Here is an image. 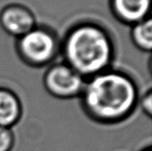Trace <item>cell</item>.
I'll list each match as a JSON object with an SVG mask.
<instances>
[{
  "instance_id": "6da1fadb",
  "label": "cell",
  "mask_w": 152,
  "mask_h": 151,
  "mask_svg": "<svg viewBox=\"0 0 152 151\" xmlns=\"http://www.w3.org/2000/svg\"><path fill=\"white\" fill-rule=\"evenodd\" d=\"M80 98L82 108L91 119L112 125L123 122L134 113L140 96L132 76L109 69L86 80Z\"/></svg>"
},
{
  "instance_id": "7a4b0ae2",
  "label": "cell",
  "mask_w": 152,
  "mask_h": 151,
  "mask_svg": "<svg viewBox=\"0 0 152 151\" xmlns=\"http://www.w3.org/2000/svg\"><path fill=\"white\" fill-rule=\"evenodd\" d=\"M65 63L85 79L110 69L115 46L102 26L85 22L73 27L61 46Z\"/></svg>"
},
{
  "instance_id": "3957f363",
  "label": "cell",
  "mask_w": 152,
  "mask_h": 151,
  "mask_svg": "<svg viewBox=\"0 0 152 151\" xmlns=\"http://www.w3.org/2000/svg\"><path fill=\"white\" fill-rule=\"evenodd\" d=\"M16 49L23 62L38 68L48 65L56 58L61 44L57 36L51 29L35 27L18 38Z\"/></svg>"
},
{
  "instance_id": "277c9868",
  "label": "cell",
  "mask_w": 152,
  "mask_h": 151,
  "mask_svg": "<svg viewBox=\"0 0 152 151\" xmlns=\"http://www.w3.org/2000/svg\"><path fill=\"white\" fill-rule=\"evenodd\" d=\"M86 79L65 62L49 67L44 76L45 90L58 99H72L80 96Z\"/></svg>"
},
{
  "instance_id": "5b68a950",
  "label": "cell",
  "mask_w": 152,
  "mask_h": 151,
  "mask_svg": "<svg viewBox=\"0 0 152 151\" xmlns=\"http://www.w3.org/2000/svg\"><path fill=\"white\" fill-rule=\"evenodd\" d=\"M0 24L4 31L19 38L36 27V20L28 7L14 4H9L2 10Z\"/></svg>"
},
{
  "instance_id": "8992f818",
  "label": "cell",
  "mask_w": 152,
  "mask_h": 151,
  "mask_svg": "<svg viewBox=\"0 0 152 151\" xmlns=\"http://www.w3.org/2000/svg\"><path fill=\"white\" fill-rule=\"evenodd\" d=\"M151 0H111V8L118 20L127 24H136L150 12Z\"/></svg>"
},
{
  "instance_id": "52a82bcc",
  "label": "cell",
  "mask_w": 152,
  "mask_h": 151,
  "mask_svg": "<svg viewBox=\"0 0 152 151\" xmlns=\"http://www.w3.org/2000/svg\"><path fill=\"white\" fill-rule=\"evenodd\" d=\"M22 116V105L18 95L11 89L0 87V126L11 128Z\"/></svg>"
},
{
  "instance_id": "ba28073f",
  "label": "cell",
  "mask_w": 152,
  "mask_h": 151,
  "mask_svg": "<svg viewBox=\"0 0 152 151\" xmlns=\"http://www.w3.org/2000/svg\"><path fill=\"white\" fill-rule=\"evenodd\" d=\"M131 36L137 48L144 52H151L152 47V24L151 18H147L134 24Z\"/></svg>"
},
{
  "instance_id": "9c48e42d",
  "label": "cell",
  "mask_w": 152,
  "mask_h": 151,
  "mask_svg": "<svg viewBox=\"0 0 152 151\" xmlns=\"http://www.w3.org/2000/svg\"><path fill=\"white\" fill-rule=\"evenodd\" d=\"M14 145V135L11 128L0 126V151H11Z\"/></svg>"
},
{
  "instance_id": "30bf717a",
  "label": "cell",
  "mask_w": 152,
  "mask_h": 151,
  "mask_svg": "<svg viewBox=\"0 0 152 151\" xmlns=\"http://www.w3.org/2000/svg\"><path fill=\"white\" fill-rule=\"evenodd\" d=\"M138 103L140 104L142 111L149 117H151L152 115V93L151 90L146 92L141 99H139Z\"/></svg>"
},
{
  "instance_id": "8fae6325",
  "label": "cell",
  "mask_w": 152,
  "mask_h": 151,
  "mask_svg": "<svg viewBox=\"0 0 152 151\" xmlns=\"http://www.w3.org/2000/svg\"><path fill=\"white\" fill-rule=\"evenodd\" d=\"M143 151H151V148H148V149H146V150H144Z\"/></svg>"
}]
</instances>
